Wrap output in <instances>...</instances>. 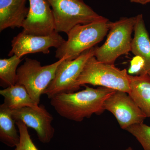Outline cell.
Listing matches in <instances>:
<instances>
[{
    "instance_id": "6da1fadb",
    "label": "cell",
    "mask_w": 150,
    "mask_h": 150,
    "mask_svg": "<svg viewBox=\"0 0 150 150\" xmlns=\"http://www.w3.org/2000/svg\"><path fill=\"white\" fill-rule=\"evenodd\" d=\"M115 91L104 87L94 88L86 86L81 91L56 95L50 99V103L62 117L81 122L93 114L102 113L105 100Z\"/></svg>"
},
{
    "instance_id": "7a4b0ae2",
    "label": "cell",
    "mask_w": 150,
    "mask_h": 150,
    "mask_svg": "<svg viewBox=\"0 0 150 150\" xmlns=\"http://www.w3.org/2000/svg\"><path fill=\"white\" fill-rule=\"evenodd\" d=\"M110 22L103 17L90 23L76 25L67 34L68 39L57 48L55 57L59 60L64 57L67 60L76 59L103 40L109 31Z\"/></svg>"
},
{
    "instance_id": "3957f363",
    "label": "cell",
    "mask_w": 150,
    "mask_h": 150,
    "mask_svg": "<svg viewBox=\"0 0 150 150\" xmlns=\"http://www.w3.org/2000/svg\"><path fill=\"white\" fill-rule=\"evenodd\" d=\"M86 84L99 86L129 93L131 91L129 75L114 64L99 62L94 56L88 60L75 83L76 91Z\"/></svg>"
},
{
    "instance_id": "277c9868",
    "label": "cell",
    "mask_w": 150,
    "mask_h": 150,
    "mask_svg": "<svg viewBox=\"0 0 150 150\" xmlns=\"http://www.w3.org/2000/svg\"><path fill=\"white\" fill-rule=\"evenodd\" d=\"M136 21V16L110 22L106 41L100 47H95L94 56L98 61L114 64L118 57L131 51V35Z\"/></svg>"
},
{
    "instance_id": "5b68a950",
    "label": "cell",
    "mask_w": 150,
    "mask_h": 150,
    "mask_svg": "<svg viewBox=\"0 0 150 150\" xmlns=\"http://www.w3.org/2000/svg\"><path fill=\"white\" fill-rule=\"evenodd\" d=\"M52 8L55 31L68 34L78 25L99 20V15L83 0H47Z\"/></svg>"
},
{
    "instance_id": "8992f818",
    "label": "cell",
    "mask_w": 150,
    "mask_h": 150,
    "mask_svg": "<svg viewBox=\"0 0 150 150\" xmlns=\"http://www.w3.org/2000/svg\"><path fill=\"white\" fill-rule=\"evenodd\" d=\"M66 57L51 64L42 66L35 59L27 58L18 68L16 84L24 86L28 93L38 104L40 96L54 79L56 69Z\"/></svg>"
},
{
    "instance_id": "52a82bcc",
    "label": "cell",
    "mask_w": 150,
    "mask_h": 150,
    "mask_svg": "<svg viewBox=\"0 0 150 150\" xmlns=\"http://www.w3.org/2000/svg\"><path fill=\"white\" fill-rule=\"evenodd\" d=\"M95 47L86 50L73 60H64L56 69L54 79L45 90L43 94L51 99L57 94L71 93L76 91L75 83L86 62L94 56Z\"/></svg>"
},
{
    "instance_id": "ba28073f",
    "label": "cell",
    "mask_w": 150,
    "mask_h": 150,
    "mask_svg": "<svg viewBox=\"0 0 150 150\" xmlns=\"http://www.w3.org/2000/svg\"><path fill=\"white\" fill-rule=\"evenodd\" d=\"M103 107L114 115L125 130L134 124L143 123L147 118L129 94L124 91L115 90L105 100Z\"/></svg>"
},
{
    "instance_id": "9c48e42d",
    "label": "cell",
    "mask_w": 150,
    "mask_h": 150,
    "mask_svg": "<svg viewBox=\"0 0 150 150\" xmlns=\"http://www.w3.org/2000/svg\"><path fill=\"white\" fill-rule=\"evenodd\" d=\"M65 40L55 30L50 35L45 36L31 35L22 31L12 40L11 50L8 56L11 57L15 55L21 58L28 54L36 53L48 54L50 52L49 48L51 47L58 48Z\"/></svg>"
},
{
    "instance_id": "30bf717a",
    "label": "cell",
    "mask_w": 150,
    "mask_h": 150,
    "mask_svg": "<svg viewBox=\"0 0 150 150\" xmlns=\"http://www.w3.org/2000/svg\"><path fill=\"white\" fill-rule=\"evenodd\" d=\"M12 115L16 121H21L34 129L38 139L43 144L49 143L54 137L55 129L52 125L54 118L43 105L37 108L25 107L12 110Z\"/></svg>"
},
{
    "instance_id": "8fae6325",
    "label": "cell",
    "mask_w": 150,
    "mask_h": 150,
    "mask_svg": "<svg viewBox=\"0 0 150 150\" xmlns=\"http://www.w3.org/2000/svg\"><path fill=\"white\" fill-rule=\"evenodd\" d=\"M29 11L23 23V31L45 36L55 31L54 16L47 0H29Z\"/></svg>"
},
{
    "instance_id": "7c38bea8",
    "label": "cell",
    "mask_w": 150,
    "mask_h": 150,
    "mask_svg": "<svg viewBox=\"0 0 150 150\" xmlns=\"http://www.w3.org/2000/svg\"><path fill=\"white\" fill-rule=\"evenodd\" d=\"M134 32L131 51L142 60V69L138 75H147L150 72V38L142 14L136 16Z\"/></svg>"
},
{
    "instance_id": "4fadbf2b",
    "label": "cell",
    "mask_w": 150,
    "mask_h": 150,
    "mask_svg": "<svg viewBox=\"0 0 150 150\" xmlns=\"http://www.w3.org/2000/svg\"><path fill=\"white\" fill-rule=\"evenodd\" d=\"M27 0H0V31L10 28L22 27L29 8Z\"/></svg>"
},
{
    "instance_id": "5bb4252c",
    "label": "cell",
    "mask_w": 150,
    "mask_h": 150,
    "mask_svg": "<svg viewBox=\"0 0 150 150\" xmlns=\"http://www.w3.org/2000/svg\"><path fill=\"white\" fill-rule=\"evenodd\" d=\"M131 91L129 95L146 117L150 118V78L148 74L129 75Z\"/></svg>"
},
{
    "instance_id": "9a60e30c",
    "label": "cell",
    "mask_w": 150,
    "mask_h": 150,
    "mask_svg": "<svg viewBox=\"0 0 150 150\" xmlns=\"http://www.w3.org/2000/svg\"><path fill=\"white\" fill-rule=\"evenodd\" d=\"M4 98V104L11 110L25 107L37 108L39 106L28 93L24 86L16 84L0 91Z\"/></svg>"
},
{
    "instance_id": "2e32d148",
    "label": "cell",
    "mask_w": 150,
    "mask_h": 150,
    "mask_svg": "<svg viewBox=\"0 0 150 150\" xmlns=\"http://www.w3.org/2000/svg\"><path fill=\"white\" fill-rule=\"evenodd\" d=\"M16 121L13 118L12 110L4 103L0 105V140L5 144L13 147L20 143V136L18 134Z\"/></svg>"
},
{
    "instance_id": "e0dca14e",
    "label": "cell",
    "mask_w": 150,
    "mask_h": 150,
    "mask_svg": "<svg viewBox=\"0 0 150 150\" xmlns=\"http://www.w3.org/2000/svg\"><path fill=\"white\" fill-rule=\"evenodd\" d=\"M21 58L16 55L9 59H0V81L1 86L5 88L16 84L17 71Z\"/></svg>"
},
{
    "instance_id": "ac0fdd59",
    "label": "cell",
    "mask_w": 150,
    "mask_h": 150,
    "mask_svg": "<svg viewBox=\"0 0 150 150\" xmlns=\"http://www.w3.org/2000/svg\"><path fill=\"white\" fill-rule=\"evenodd\" d=\"M138 140L144 150H150V126L144 123H138L126 129Z\"/></svg>"
},
{
    "instance_id": "d6986e66",
    "label": "cell",
    "mask_w": 150,
    "mask_h": 150,
    "mask_svg": "<svg viewBox=\"0 0 150 150\" xmlns=\"http://www.w3.org/2000/svg\"><path fill=\"white\" fill-rule=\"evenodd\" d=\"M20 136L19 150H38L30 138L28 127L21 121H16Z\"/></svg>"
},
{
    "instance_id": "ffe728a7",
    "label": "cell",
    "mask_w": 150,
    "mask_h": 150,
    "mask_svg": "<svg viewBox=\"0 0 150 150\" xmlns=\"http://www.w3.org/2000/svg\"><path fill=\"white\" fill-rule=\"evenodd\" d=\"M132 3H137L142 5H145L150 3V0H130Z\"/></svg>"
},
{
    "instance_id": "44dd1931",
    "label": "cell",
    "mask_w": 150,
    "mask_h": 150,
    "mask_svg": "<svg viewBox=\"0 0 150 150\" xmlns=\"http://www.w3.org/2000/svg\"><path fill=\"white\" fill-rule=\"evenodd\" d=\"M126 150H134L133 149H132V148L131 147H128L127 148V149H126Z\"/></svg>"
},
{
    "instance_id": "7402d4cb",
    "label": "cell",
    "mask_w": 150,
    "mask_h": 150,
    "mask_svg": "<svg viewBox=\"0 0 150 150\" xmlns=\"http://www.w3.org/2000/svg\"><path fill=\"white\" fill-rule=\"evenodd\" d=\"M14 150H19L18 145V146H17L16 147L15 149Z\"/></svg>"
},
{
    "instance_id": "603a6c76",
    "label": "cell",
    "mask_w": 150,
    "mask_h": 150,
    "mask_svg": "<svg viewBox=\"0 0 150 150\" xmlns=\"http://www.w3.org/2000/svg\"><path fill=\"white\" fill-rule=\"evenodd\" d=\"M148 75H149V76L150 78V72L148 73Z\"/></svg>"
}]
</instances>
